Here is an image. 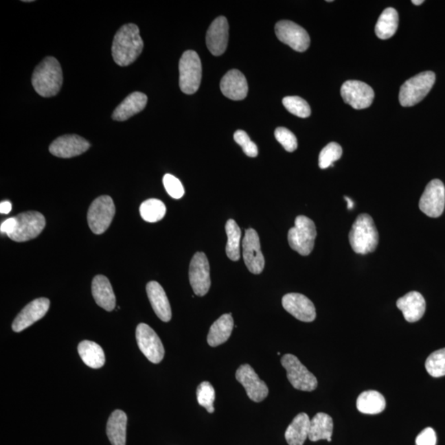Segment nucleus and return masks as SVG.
<instances>
[{
  "instance_id": "37998d69",
  "label": "nucleus",
  "mask_w": 445,
  "mask_h": 445,
  "mask_svg": "<svg viewBox=\"0 0 445 445\" xmlns=\"http://www.w3.org/2000/svg\"><path fill=\"white\" fill-rule=\"evenodd\" d=\"M16 225V217L8 218V220L2 223L1 226H0V231H1L2 233H5L8 236V235L14 232Z\"/></svg>"
},
{
  "instance_id": "2f4dec72",
  "label": "nucleus",
  "mask_w": 445,
  "mask_h": 445,
  "mask_svg": "<svg viewBox=\"0 0 445 445\" xmlns=\"http://www.w3.org/2000/svg\"><path fill=\"white\" fill-rule=\"evenodd\" d=\"M398 27V14L393 8H387L382 12L375 26L378 38L386 40L393 36Z\"/></svg>"
},
{
  "instance_id": "e433bc0d",
  "label": "nucleus",
  "mask_w": 445,
  "mask_h": 445,
  "mask_svg": "<svg viewBox=\"0 0 445 445\" xmlns=\"http://www.w3.org/2000/svg\"><path fill=\"white\" fill-rule=\"evenodd\" d=\"M283 105L288 111L301 118H307L311 115L310 106L304 99L297 96L283 99Z\"/></svg>"
},
{
  "instance_id": "5701e85b",
  "label": "nucleus",
  "mask_w": 445,
  "mask_h": 445,
  "mask_svg": "<svg viewBox=\"0 0 445 445\" xmlns=\"http://www.w3.org/2000/svg\"><path fill=\"white\" fill-rule=\"evenodd\" d=\"M146 291L156 315L168 323L172 319V310L163 288L157 282H150L147 284Z\"/></svg>"
},
{
  "instance_id": "f8f14e48",
  "label": "nucleus",
  "mask_w": 445,
  "mask_h": 445,
  "mask_svg": "<svg viewBox=\"0 0 445 445\" xmlns=\"http://www.w3.org/2000/svg\"><path fill=\"white\" fill-rule=\"evenodd\" d=\"M275 31L282 43L290 45L296 52H304L310 45V37L308 32L291 21H279L275 25Z\"/></svg>"
},
{
  "instance_id": "58836bf2",
  "label": "nucleus",
  "mask_w": 445,
  "mask_h": 445,
  "mask_svg": "<svg viewBox=\"0 0 445 445\" xmlns=\"http://www.w3.org/2000/svg\"><path fill=\"white\" fill-rule=\"evenodd\" d=\"M275 139L288 152H294L298 147L295 135L284 127H278L275 131Z\"/></svg>"
},
{
  "instance_id": "39448f33",
  "label": "nucleus",
  "mask_w": 445,
  "mask_h": 445,
  "mask_svg": "<svg viewBox=\"0 0 445 445\" xmlns=\"http://www.w3.org/2000/svg\"><path fill=\"white\" fill-rule=\"evenodd\" d=\"M435 82V74L426 71L418 74L404 82L399 93L400 104L402 106H412L422 101L430 93Z\"/></svg>"
},
{
  "instance_id": "c9c22d12",
  "label": "nucleus",
  "mask_w": 445,
  "mask_h": 445,
  "mask_svg": "<svg viewBox=\"0 0 445 445\" xmlns=\"http://www.w3.org/2000/svg\"><path fill=\"white\" fill-rule=\"evenodd\" d=\"M197 402L201 407L205 408L209 413L214 411V402L216 400V391L212 383L202 382L196 390Z\"/></svg>"
},
{
  "instance_id": "6ab92c4d",
  "label": "nucleus",
  "mask_w": 445,
  "mask_h": 445,
  "mask_svg": "<svg viewBox=\"0 0 445 445\" xmlns=\"http://www.w3.org/2000/svg\"><path fill=\"white\" fill-rule=\"evenodd\" d=\"M282 305L292 316L304 323H311L316 319L315 304L304 295L297 293L287 294L283 297Z\"/></svg>"
},
{
  "instance_id": "423d86ee",
  "label": "nucleus",
  "mask_w": 445,
  "mask_h": 445,
  "mask_svg": "<svg viewBox=\"0 0 445 445\" xmlns=\"http://www.w3.org/2000/svg\"><path fill=\"white\" fill-rule=\"evenodd\" d=\"M179 85L181 92L193 94L200 88L202 78V66L199 56L196 52L187 51L179 61Z\"/></svg>"
},
{
  "instance_id": "49530a36",
  "label": "nucleus",
  "mask_w": 445,
  "mask_h": 445,
  "mask_svg": "<svg viewBox=\"0 0 445 445\" xmlns=\"http://www.w3.org/2000/svg\"><path fill=\"white\" fill-rule=\"evenodd\" d=\"M411 2L415 4V5H420V4L424 3L423 0H413V1Z\"/></svg>"
},
{
  "instance_id": "ddd939ff",
  "label": "nucleus",
  "mask_w": 445,
  "mask_h": 445,
  "mask_svg": "<svg viewBox=\"0 0 445 445\" xmlns=\"http://www.w3.org/2000/svg\"><path fill=\"white\" fill-rule=\"evenodd\" d=\"M341 94L345 102L356 110L370 106L374 98L373 89L365 82L357 80L345 82Z\"/></svg>"
},
{
  "instance_id": "a19ab883",
  "label": "nucleus",
  "mask_w": 445,
  "mask_h": 445,
  "mask_svg": "<svg viewBox=\"0 0 445 445\" xmlns=\"http://www.w3.org/2000/svg\"><path fill=\"white\" fill-rule=\"evenodd\" d=\"M163 183L169 196L174 199H180L185 193L184 187L180 180L171 174L163 176Z\"/></svg>"
},
{
  "instance_id": "9b49d317",
  "label": "nucleus",
  "mask_w": 445,
  "mask_h": 445,
  "mask_svg": "<svg viewBox=\"0 0 445 445\" xmlns=\"http://www.w3.org/2000/svg\"><path fill=\"white\" fill-rule=\"evenodd\" d=\"M136 340L141 352L148 361L159 364L164 357V347L160 338L150 326L140 323L136 328Z\"/></svg>"
},
{
  "instance_id": "c03bdc74",
  "label": "nucleus",
  "mask_w": 445,
  "mask_h": 445,
  "mask_svg": "<svg viewBox=\"0 0 445 445\" xmlns=\"http://www.w3.org/2000/svg\"><path fill=\"white\" fill-rule=\"evenodd\" d=\"M12 210V205L10 201H3L0 204V212L1 214H8L10 213Z\"/></svg>"
},
{
  "instance_id": "20e7f679",
  "label": "nucleus",
  "mask_w": 445,
  "mask_h": 445,
  "mask_svg": "<svg viewBox=\"0 0 445 445\" xmlns=\"http://www.w3.org/2000/svg\"><path fill=\"white\" fill-rule=\"evenodd\" d=\"M317 230L315 222L310 218L299 216L296 218L295 227L288 233V242L291 249L302 255L312 253L315 247Z\"/></svg>"
},
{
  "instance_id": "a18cd8bd",
  "label": "nucleus",
  "mask_w": 445,
  "mask_h": 445,
  "mask_svg": "<svg viewBox=\"0 0 445 445\" xmlns=\"http://www.w3.org/2000/svg\"><path fill=\"white\" fill-rule=\"evenodd\" d=\"M345 200L346 201H347L348 209H352L353 208V206H354V202L352 201V200L350 199V198H349L347 196H345Z\"/></svg>"
},
{
  "instance_id": "0eeeda50",
  "label": "nucleus",
  "mask_w": 445,
  "mask_h": 445,
  "mask_svg": "<svg viewBox=\"0 0 445 445\" xmlns=\"http://www.w3.org/2000/svg\"><path fill=\"white\" fill-rule=\"evenodd\" d=\"M282 365L287 371L288 380L295 389L312 391L317 389V378L294 354H284L282 358Z\"/></svg>"
},
{
  "instance_id": "79ce46f5",
  "label": "nucleus",
  "mask_w": 445,
  "mask_h": 445,
  "mask_svg": "<svg viewBox=\"0 0 445 445\" xmlns=\"http://www.w3.org/2000/svg\"><path fill=\"white\" fill-rule=\"evenodd\" d=\"M435 431L431 427L424 429L415 439L416 445H436Z\"/></svg>"
},
{
  "instance_id": "4468645a",
  "label": "nucleus",
  "mask_w": 445,
  "mask_h": 445,
  "mask_svg": "<svg viewBox=\"0 0 445 445\" xmlns=\"http://www.w3.org/2000/svg\"><path fill=\"white\" fill-rule=\"evenodd\" d=\"M190 283L194 293L198 296H205L209 290V264L204 253H196L190 264Z\"/></svg>"
},
{
  "instance_id": "6e6552de",
  "label": "nucleus",
  "mask_w": 445,
  "mask_h": 445,
  "mask_svg": "<svg viewBox=\"0 0 445 445\" xmlns=\"http://www.w3.org/2000/svg\"><path fill=\"white\" fill-rule=\"evenodd\" d=\"M115 213V205L109 196H101L91 204L88 224L95 234H102L109 228Z\"/></svg>"
},
{
  "instance_id": "2eb2a0df",
  "label": "nucleus",
  "mask_w": 445,
  "mask_h": 445,
  "mask_svg": "<svg viewBox=\"0 0 445 445\" xmlns=\"http://www.w3.org/2000/svg\"><path fill=\"white\" fill-rule=\"evenodd\" d=\"M242 255L247 269L251 273H262L265 266V259L262 253L258 234L253 229L245 231V236L242 240Z\"/></svg>"
},
{
  "instance_id": "dca6fc26",
  "label": "nucleus",
  "mask_w": 445,
  "mask_h": 445,
  "mask_svg": "<svg viewBox=\"0 0 445 445\" xmlns=\"http://www.w3.org/2000/svg\"><path fill=\"white\" fill-rule=\"evenodd\" d=\"M236 379L244 387L249 398L255 402H261L269 393V389L266 383L260 379L249 365L239 367L236 372Z\"/></svg>"
},
{
  "instance_id": "4be33fe9",
  "label": "nucleus",
  "mask_w": 445,
  "mask_h": 445,
  "mask_svg": "<svg viewBox=\"0 0 445 445\" xmlns=\"http://www.w3.org/2000/svg\"><path fill=\"white\" fill-rule=\"evenodd\" d=\"M397 307L402 312L404 319L408 323H415L424 316L426 304L422 294L411 291L398 299Z\"/></svg>"
},
{
  "instance_id": "412c9836",
  "label": "nucleus",
  "mask_w": 445,
  "mask_h": 445,
  "mask_svg": "<svg viewBox=\"0 0 445 445\" xmlns=\"http://www.w3.org/2000/svg\"><path fill=\"white\" fill-rule=\"evenodd\" d=\"M220 89L226 98L231 100L240 101L247 97L249 84L245 76L239 70L232 69L223 77Z\"/></svg>"
},
{
  "instance_id": "1a4fd4ad",
  "label": "nucleus",
  "mask_w": 445,
  "mask_h": 445,
  "mask_svg": "<svg viewBox=\"0 0 445 445\" xmlns=\"http://www.w3.org/2000/svg\"><path fill=\"white\" fill-rule=\"evenodd\" d=\"M16 225L14 232L8 235L12 241L22 242L38 237L45 226L43 214L37 212L21 213L15 216Z\"/></svg>"
},
{
  "instance_id": "a211bd4d",
  "label": "nucleus",
  "mask_w": 445,
  "mask_h": 445,
  "mask_svg": "<svg viewBox=\"0 0 445 445\" xmlns=\"http://www.w3.org/2000/svg\"><path fill=\"white\" fill-rule=\"evenodd\" d=\"M49 304L51 302L47 298L36 299L29 303L15 317L12 324L14 332H22L43 319L49 310Z\"/></svg>"
},
{
  "instance_id": "cd10ccee",
  "label": "nucleus",
  "mask_w": 445,
  "mask_h": 445,
  "mask_svg": "<svg viewBox=\"0 0 445 445\" xmlns=\"http://www.w3.org/2000/svg\"><path fill=\"white\" fill-rule=\"evenodd\" d=\"M311 420L306 413L297 415L286 429V440L288 445H304L308 438Z\"/></svg>"
},
{
  "instance_id": "aec40b11",
  "label": "nucleus",
  "mask_w": 445,
  "mask_h": 445,
  "mask_svg": "<svg viewBox=\"0 0 445 445\" xmlns=\"http://www.w3.org/2000/svg\"><path fill=\"white\" fill-rule=\"evenodd\" d=\"M229 23L224 16H218L210 25L206 33V45L212 55L221 56L229 43Z\"/></svg>"
},
{
  "instance_id": "f257e3e1",
  "label": "nucleus",
  "mask_w": 445,
  "mask_h": 445,
  "mask_svg": "<svg viewBox=\"0 0 445 445\" xmlns=\"http://www.w3.org/2000/svg\"><path fill=\"white\" fill-rule=\"evenodd\" d=\"M144 43L138 26L128 23L115 33L111 52L115 64L124 67L134 63L142 53Z\"/></svg>"
},
{
  "instance_id": "9d476101",
  "label": "nucleus",
  "mask_w": 445,
  "mask_h": 445,
  "mask_svg": "<svg viewBox=\"0 0 445 445\" xmlns=\"http://www.w3.org/2000/svg\"><path fill=\"white\" fill-rule=\"evenodd\" d=\"M445 206V187L439 179L430 181L419 202L420 209L427 216L438 218L443 214Z\"/></svg>"
},
{
  "instance_id": "ea45409f",
  "label": "nucleus",
  "mask_w": 445,
  "mask_h": 445,
  "mask_svg": "<svg viewBox=\"0 0 445 445\" xmlns=\"http://www.w3.org/2000/svg\"><path fill=\"white\" fill-rule=\"evenodd\" d=\"M233 138L236 142L242 148L243 152L247 156L251 158H255L258 155V148L255 144L251 141L249 135L245 131L239 130L235 132Z\"/></svg>"
},
{
  "instance_id": "f03ea898",
  "label": "nucleus",
  "mask_w": 445,
  "mask_h": 445,
  "mask_svg": "<svg viewBox=\"0 0 445 445\" xmlns=\"http://www.w3.org/2000/svg\"><path fill=\"white\" fill-rule=\"evenodd\" d=\"M32 82L40 96H56L63 84V73L59 61L52 56L45 58L33 72Z\"/></svg>"
},
{
  "instance_id": "393cba45",
  "label": "nucleus",
  "mask_w": 445,
  "mask_h": 445,
  "mask_svg": "<svg viewBox=\"0 0 445 445\" xmlns=\"http://www.w3.org/2000/svg\"><path fill=\"white\" fill-rule=\"evenodd\" d=\"M148 98L146 94L135 92L125 98L115 109L113 118L115 121L124 122L140 113L146 106Z\"/></svg>"
},
{
  "instance_id": "f704fd0d",
  "label": "nucleus",
  "mask_w": 445,
  "mask_h": 445,
  "mask_svg": "<svg viewBox=\"0 0 445 445\" xmlns=\"http://www.w3.org/2000/svg\"><path fill=\"white\" fill-rule=\"evenodd\" d=\"M426 369L432 377L445 376V348L436 350L429 356L426 361Z\"/></svg>"
},
{
  "instance_id": "473e14b6",
  "label": "nucleus",
  "mask_w": 445,
  "mask_h": 445,
  "mask_svg": "<svg viewBox=\"0 0 445 445\" xmlns=\"http://www.w3.org/2000/svg\"><path fill=\"white\" fill-rule=\"evenodd\" d=\"M225 230L228 237L226 245L227 257L233 262H237L240 258L241 229L236 222L229 220L226 223Z\"/></svg>"
},
{
  "instance_id": "c756f323",
  "label": "nucleus",
  "mask_w": 445,
  "mask_h": 445,
  "mask_svg": "<svg viewBox=\"0 0 445 445\" xmlns=\"http://www.w3.org/2000/svg\"><path fill=\"white\" fill-rule=\"evenodd\" d=\"M78 352L86 365L92 369H100L105 364V354L96 342L82 341L78 345Z\"/></svg>"
},
{
  "instance_id": "a878e982",
  "label": "nucleus",
  "mask_w": 445,
  "mask_h": 445,
  "mask_svg": "<svg viewBox=\"0 0 445 445\" xmlns=\"http://www.w3.org/2000/svg\"><path fill=\"white\" fill-rule=\"evenodd\" d=\"M234 327L232 315L226 313L217 319L210 327L207 342L212 347L225 343L229 339Z\"/></svg>"
},
{
  "instance_id": "72a5a7b5",
  "label": "nucleus",
  "mask_w": 445,
  "mask_h": 445,
  "mask_svg": "<svg viewBox=\"0 0 445 445\" xmlns=\"http://www.w3.org/2000/svg\"><path fill=\"white\" fill-rule=\"evenodd\" d=\"M139 212L144 220L156 223L163 220L166 214V206L158 199H148L140 205Z\"/></svg>"
},
{
  "instance_id": "c85d7f7f",
  "label": "nucleus",
  "mask_w": 445,
  "mask_h": 445,
  "mask_svg": "<svg viewBox=\"0 0 445 445\" xmlns=\"http://www.w3.org/2000/svg\"><path fill=\"white\" fill-rule=\"evenodd\" d=\"M332 432V418L328 414L319 412L311 420L308 439L312 442L321 440H327L328 442H331Z\"/></svg>"
},
{
  "instance_id": "4c0bfd02",
  "label": "nucleus",
  "mask_w": 445,
  "mask_h": 445,
  "mask_svg": "<svg viewBox=\"0 0 445 445\" xmlns=\"http://www.w3.org/2000/svg\"><path fill=\"white\" fill-rule=\"evenodd\" d=\"M342 156V148L340 144L332 142L323 148L321 151L319 159V167L326 169L332 167L334 162L340 159Z\"/></svg>"
},
{
  "instance_id": "f3484780",
  "label": "nucleus",
  "mask_w": 445,
  "mask_h": 445,
  "mask_svg": "<svg viewBox=\"0 0 445 445\" xmlns=\"http://www.w3.org/2000/svg\"><path fill=\"white\" fill-rule=\"evenodd\" d=\"M88 140L78 135H65L54 140L49 151L54 156L62 159H70L84 154L89 150Z\"/></svg>"
},
{
  "instance_id": "7c9ffc66",
  "label": "nucleus",
  "mask_w": 445,
  "mask_h": 445,
  "mask_svg": "<svg viewBox=\"0 0 445 445\" xmlns=\"http://www.w3.org/2000/svg\"><path fill=\"white\" fill-rule=\"evenodd\" d=\"M356 407L361 413L375 415L381 413L386 407L385 397L378 391H365L358 396Z\"/></svg>"
},
{
  "instance_id": "7ed1b4c3",
  "label": "nucleus",
  "mask_w": 445,
  "mask_h": 445,
  "mask_svg": "<svg viewBox=\"0 0 445 445\" xmlns=\"http://www.w3.org/2000/svg\"><path fill=\"white\" fill-rule=\"evenodd\" d=\"M349 241L357 254H368L376 250L378 233L369 214H361L357 217L349 233Z\"/></svg>"
},
{
  "instance_id": "bb28decb",
  "label": "nucleus",
  "mask_w": 445,
  "mask_h": 445,
  "mask_svg": "<svg viewBox=\"0 0 445 445\" xmlns=\"http://www.w3.org/2000/svg\"><path fill=\"white\" fill-rule=\"evenodd\" d=\"M127 415L122 410L111 413L106 424V435L113 445H126Z\"/></svg>"
},
{
  "instance_id": "b1692460",
  "label": "nucleus",
  "mask_w": 445,
  "mask_h": 445,
  "mask_svg": "<svg viewBox=\"0 0 445 445\" xmlns=\"http://www.w3.org/2000/svg\"><path fill=\"white\" fill-rule=\"evenodd\" d=\"M92 294L98 306L106 311H113L115 307V296L109 279L106 276H95L92 283Z\"/></svg>"
}]
</instances>
